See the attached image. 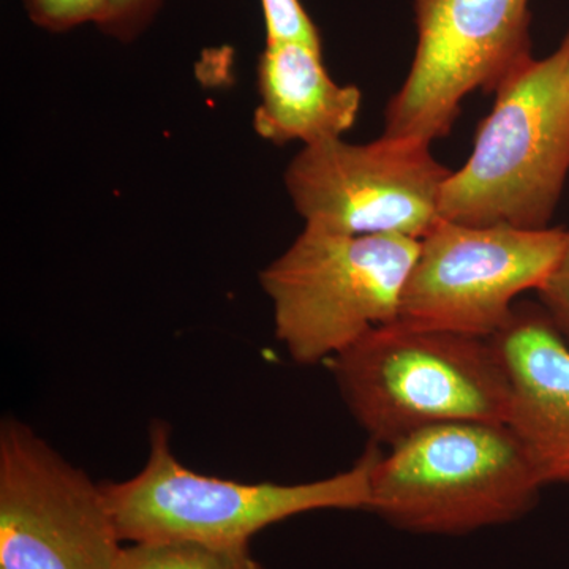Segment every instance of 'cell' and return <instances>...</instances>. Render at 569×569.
<instances>
[{
	"label": "cell",
	"mask_w": 569,
	"mask_h": 569,
	"mask_svg": "<svg viewBox=\"0 0 569 569\" xmlns=\"http://www.w3.org/2000/svg\"><path fill=\"white\" fill-rule=\"evenodd\" d=\"M418 44L385 133L441 140L471 92H493L533 59L530 0H413Z\"/></svg>",
	"instance_id": "obj_8"
},
{
	"label": "cell",
	"mask_w": 569,
	"mask_h": 569,
	"mask_svg": "<svg viewBox=\"0 0 569 569\" xmlns=\"http://www.w3.org/2000/svg\"><path fill=\"white\" fill-rule=\"evenodd\" d=\"M103 485L18 419L0 427V569H114L123 549Z\"/></svg>",
	"instance_id": "obj_9"
},
{
	"label": "cell",
	"mask_w": 569,
	"mask_h": 569,
	"mask_svg": "<svg viewBox=\"0 0 569 569\" xmlns=\"http://www.w3.org/2000/svg\"><path fill=\"white\" fill-rule=\"evenodd\" d=\"M263 9L266 43L296 41L323 50L320 32L301 0H260Z\"/></svg>",
	"instance_id": "obj_14"
},
{
	"label": "cell",
	"mask_w": 569,
	"mask_h": 569,
	"mask_svg": "<svg viewBox=\"0 0 569 569\" xmlns=\"http://www.w3.org/2000/svg\"><path fill=\"white\" fill-rule=\"evenodd\" d=\"M568 80H569V71H568Z\"/></svg>",
	"instance_id": "obj_17"
},
{
	"label": "cell",
	"mask_w": 569,
	"mask_h": 569,
	"mask_svg": "<svg viewBox=\"0 0 569 569\" xmlns=\"http://www.w3.org/2000/svg\"><path fill=\"white\" fill-rule=\"evenodd\" d=\"M511 389L507 426L542 485L569 486V342L539 305H516L492 337Z\"/></svg>",
	"instance_id": "obj_10"
},
{
	"label": "cell",
	"mask_w": 569,
	"mask_h": 569,
	"mask_svg": "<svg viewBox=\"0 0 569 569\" xmlns=\"http://www.w3.org/2000/svg\"><path fill=\"white\" fill-rule=\"evenodd\" d=\"M114 569H263L249 548H216L187 541L130 542Z\"/></svg>",
	"instance_id": "obj_12"
},
{
	"label": "cell",
	"mask_w": 569,
	"mask_h": 569,
	"mask_svg": "<svg viewBox=\"0 0 569 569\" xmlns=\"http://www.w3.org/2000/svg\"><path fill=\"white\" fill-rule=\"evenodd\" d=\"M565 228L519 230L441 219L421 239L397 323L492 339L520 295L538 291L559 264Z\"/></svg>",
	"instance_id": "obj_6"
},
{
	"label": "cell",
	"mask_w": 569,
	"mask_h": 569,
	"mask_svg": "<svg viewBox=\"0 0 569 569\" xmlns=\"http://www.w3.org/2000/svg\"><path fill=\"white\" fill-rule=\"evenodd\" d=\"M149 458L140 473L103 485L123 542L187 541L249 548L261 530L306 512L369 509V449L350 470L301 485L241 482L208 477L183 466L170 427L153 422Z\"/></svg>",
	"instance_id": "obj_4"
},
{
	"label": "cell",
	"mask_w": 569,
	"mask_h": 569,
	"mask_svg": "<svg viewBox=\"0 0 569 569\" xmlns=\"http://www.w3.org/2000/svg\"><path fill=\"white\" fill-rule=\"evenodd\" d=\"M347 407L388 447L449 422L507 425L511 389L492 340L395 323L328 362Z\"/></svg>",
	"instance_id": "obj_2"
},
{
	"label": "cell",
	"mask_w": 569,
	"mask_h": 569,
	"mask_svg": "<svg viewBox=\"0 0 569 569\" xmlns=\"http://www.w3.org/2000/svg\"><path fill=\"white\" fill-rule=\"evenodd\" d=\"M569 29L559 48L501 82L473 151L451 171L440 217L473 227L545 230L569 174Z\"/></svg>",
	"instance_id": "obj_1"
},
{
	"label": "cell",
	"mask_w": 569,
	"mask_h": 569,
	"mask_svg": "<svg viewBox=\"0 0 569 569\" xmlns=\"http://www.w3.org/2000/svg\"><path fill=\"white\" fill-rule=\"evenodd\" d=\"M257 88L254 132L277 146L339 140L361 111L359 88L337 84L326 70L323 50L296 41L266 43Z\"/></svg>",
	"instance_id": "obj_11"
},
{
	"label": "cell",
	"mask_w": 569,
	"mask_h": 569,
	"mask_svg": "<svg viewBox=\"0 0 569 569\" xmlns=\"http://www.w3.org/2000/svg\"><path fill=\"white\" fill-rule=\"evenodd\" d=\"M162 0H108L107 14L99 29L104 36L123 41H132L146 31Z\"/></svg>",
	"instance_id": "obj_15"
},
{
	"label": "cell",
	"mask_w": 569,
	"mask_h": 569,
	"mask_svg": "<svg viewBox=\"0 0 569 569\" xmlns=\"http://www.w3.org/2000/svg\"><path fill=\"white\" fill-rule=\"evenodd\" d=\"M421 241L305 227L260 272L277 339L299 365L329 362L395 323Z\"/></svg>",
	"instance_id": "obj_5"
},
{
	"label": "cell",
	"mask_w": 569,
	"mask_h": 569,
	"mask_svg": "<svg viewBox=\"0 0 569 569\" xmlns=\"http://www.w3.org/2000/svg\"><path fill=\"white\" fill-rule=\"evenodd\" d=\"M545 488L501 422L427 427L376 452L369 511L396 529L456 537L515 522Z\"/></svg>",
	"instance_id": "obj_3"
},
{
	"label": "cell",
	"mask_w": 569,
	"mask_h": 569,
	"mask_svg": "<svg viewBox=\"0 0 569 569\" xmlns=\"http://www.w3.org/2000/svg\"><path fill=\"white\" fill-rule=\"evenodd\" d=\"M29 20L44 31L67 32L92 22L99 28L108 0H22Z\"/></svg>",
	"instance_id": "obj_13"
},
{
	"label": "cell",
	"mask_w": 569,
	"mask_h": 569,
	"mask_svg": "<svg viewBox=\"0 0 569 569\" xmlns=\"http://www.w3.org/2000/svg\"><path fill=\"white\" fill-rule=\"evenodd\" d=\"M430 144L385 133L367 144L339 138L306 146L284 171V189L306 227L421 241L441 220V189L451 174Z\"/></svg>",
	"instance_id": "obj_7"
},
{
	"label": "cell",
	"mask_w": 569,
	"mask_h": 569,
	"mask_svg": "<svg viewBox=\"0 0 569 569\" xmlns=\"http://www.w3.org/2000/svg\"><path fill=\"white\" fill-rule=\"evenodd\" d=\"M537 293L539 305L548 312L550 320L569 342V233L559 264Z\"/></svg>",
	"instance_id": "obj_16"
}]
</instances>
